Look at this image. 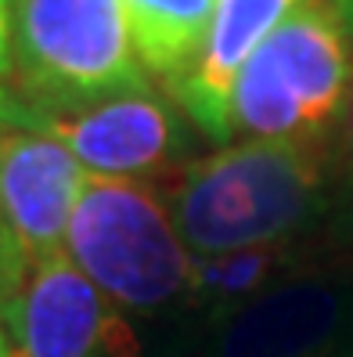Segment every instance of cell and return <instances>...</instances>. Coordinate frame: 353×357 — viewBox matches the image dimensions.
I'll list each match as a JSON object with an SVG mask.
<instances>
[{"mask_svg":"<svg viewBox=\"0 0 353 357\" xmlns=\"http://www.w3.org/2000/svg\"><path fill=\"white\" fill-rule=\"evenodd\" d=\"M346 314L343 285L292 275L220 318L210 357H336Z\"/></svg>","mask_w":353,"mask_h":357,"instance_id":"8","label":"cell"},{"mask_svg":"<svg viewBox=\"0 0 353 357\" xmlns=\"http://www.w3.org/2000/svg\"><path fill=\"white\" fill-rule=\"evenodd\" d=\"M65 257L119 310L159 314L188 300L195 257L152 181L87 174L65 231Z\"/></svg>","mask_w":353,"mask_h":357,"instance_id":"2","label":"cell"},{"mask_svg":"<svg viewBox=\"0 0 353 357\" xmlns=\"http://www.w3.org/2000/svg\"><path fill=\"white\" fill-rule=\"evenodd\" d=\"M87 170L51 134L18 112L15 94H0V217L29 264L65 249V231Z\"/></svg>","mask_w":353,"mask_h":357,"instance_id":"7","label":"cell"},{"mask_svg":"<svg viewBox=\"0 0 353 357\" xmlns=\"http://www.w3.org/2000/svg\"><path fill=\"white\" fill-rule=\"evenodd\" d=\"M162 195L191 257L296 242L331 209V144H220L184 162Z\"/></svg>","mask_w":353,"mask_h":357,"instance_id":"1","label":"cell"},{"mask_svg":"<svg viewBox=\"0 0 353 357\" xmlns=\"http://www.w3.org/2000/svg\"><path fill=\"white\" fill-rule=\"evenodd\" d=\"M296 257L299 253L292 242H271V245L231 249V253L195 257L184 307L202 310L210 321H220L231 310L245 307L249 300H256L260 292L292 278Z\"/></svg>","mask_w":353,"mask_h":357,"instance_id":"11","label":"cell"},{"mask_svg":"<svg viewBox=\"0 0 353 357\" xmlns=\"http://www.w3.org/2000/svg\"><path fill=\"white\" fill-rule=\"evenodd\" d=\"M0 357H11V343H8V332L0 325Z\"/></svg>","mask_w":353,"mask_h":357,"instance_id":"16","label":"cell"},{"mask_svg":"<svg viewBox=\"0 0 353 357\" xmlns=\"http://www.w3.org/2000/svg\"><path fill=\"white\" fill-rule=\"evenodd\" d=\"M15 94V91H11ZM15 105L36 130L51 134L94 177L152 181L191 162V119L159 91H127L72 109H40L15 94Z\"/></svg>","mask_w":353,"mask_h":357,"instance_id":"5","label":"cell"},{"mask_svg":"<svg viewBox=\"0 0 353 357\" xmlns=\"http://www.w3.org/2000/svg\"><path fill=\"white\" fill-rule=\"evenodd\" d=\"M15 8L18 0H0V94L11 91V61H15Z\"/></svg>","mask_w":353,"mask_h":357,"instance_id":"14","label":"cell"},{"mask_svg":"<svg viewBox=\"0 0 353 357\" xmlns=\"http://www.w3.org/2000/svg\"><path fill=\"white\" fill-rule=\"evenodd\" d=\"M299 0H217L210 40L198 61L173 87V101L195 127L217 141H231V94L245 61L260 51Z\"/></svg>","mask_w":353,"mask_h":357,"instance_id":"9","label":"cell"},{"mask_svg":"<svg viewBox=\"0 0 353 357\" xmlns=\"http://www.w3.org/2000/svg\"><path fill=\"white\" fill-rule=\"evenodd\" d=\"M350 79L353 33L328 0H299L235 79L231 137L331 144Z\"/></svg>","mask_w":353,"mask_h":357,"instance_id":"3","label":"cell"},{"mask_svg":"<svg viewBox=\"0 0 353 357\" xmlns=\"http://www.w3.org/2000/svg\"><path fill=\"white\" fill-rule=\"evenodd\" d=\"M331 209H336L339 231L353 238V79L343 119L331 137Z\"/></svg>","mask_w":353,"mask_h":357,"instance_id":"12","label":"cell"},{"mask_svg":"<svg viewBox=\"0 0 353 357\" xmlns=\"http://www.w3.org/2000/svg\"><path fill=\"white\" fill-rule=\"evenodd\" d=\"M26 275H29V260H26L22 249H18V242H15V235L8 231L4 217H0V318H4V310L18 296V289H22Z\"/></svg>","mask_w":353,"mask_h":357,"instance_id":"13","label":"cell"},{"mask_svg":"<svg viewBox=\"0 0 353 357\" xmlns=\"http://www.w3.org/2000/svg\"><path fill=\"white\" fill-rule=\"evenodd\" d=\"M328 8L343 18V26L353 33V0H328Z\"/></svg>","mask_w":353,"mask_h":357,"instance_id":"15","label":"cell"},{"mask_svg":"<svg viewBox=\"0 0 353 357\" xmlns=\"http://www.w3.org/2000/svg\"><path fill=\"white\" fill-rule=\"evenodd\" d=\"M152 87L123 0H18L11 91L40 109H72Z\"/></svg>","mask_w":353,"mask_h":357,"instance_id":"4","label":"cell"},{"mask_svg":"<svg viewBox=\"0 0 353 357\" xmlns=\"http://www.w3.org/2000/svg\"><path fill=\"white\" fill-rule=\"evenodd\" d=\"M11 357H137L127 314L79 275L65 249L29 264L18 296L0 318Z\"/></svg>","mask_w":353,"mask_h":357,"instance_id":"6","label":"cell"},{"mask_svg":"<svg viewBox=\"0 0 353 357\" xmlns=\"http://www.w3.org/2000/svg\"><path fill=\"white\" fill-rule=\"evenodd\" d=\"M123 11L144 73L177 83L210 40L217 0H123Z\"/></svg>","mask_w":353,"mask_h":357,"instance_id":"10","label":"cell"}]
</instances>
